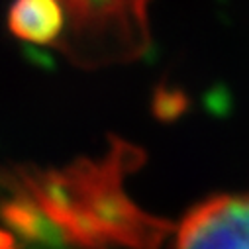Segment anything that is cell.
Returning <instances> with one entry per match:
<instances>
[{"instance_id":"cell-2","label":"cell","mask_w":249,"mask_h":249,"mask_svg":"<svg viewBox=\"0 0 249 249\" xmlns=\"http://www.w3.org/2000/svg\"><path fill=\"white\" fill-rule=\"evenodd\" d=\"M147 0H63L65 34L57 43L83 63L136 55L145 43Z\"/></svg>"},{"instance_id":"cell-4","label":"cell","mask_w":249,"mask_h":249,"mask_svg":"<svg viewBox=\"0 0 249 249\" xmlns=\"http://www.w3.org/2000/svg\"><path fill=\"white\" fill-rule=\"evenodd\" d=\"M63 0H14L8 12V28L20 41L57 45L65 34Z\"/></svg>"},{"instance_id":"cell-1","label":"cell","mask_w":249,"mask_h":249,"mask_svg":"<svg viewBox=\"0 0 249 249\" xmlns=\"http://www.w3.org/2000/svg\"><path fill=\"white\" fill-rule=\"evenodd\" d=\"M122 149L100 163H79L63 171H14L0 178L6 196L0 218L14 235L37 243H71L98 249L155 245L165 224L142 212L122 193Z\"/></svg>"},{"instance_id":"cell-3","label":"cell","mask_w":249,"mask_h":249,"mask_svg":"<svg viewBox=\"0 0 249 249\" xmlns=\"http://www.w3.org/2000/svg\"><path fill=\"white\" fill-rule=\"evenodd\" d=\"M173 249H249V195L198 204L177 230Z\"/></svg>"},{"instance_id":"cell-5","label":"cell","mask_w":249,"mask_h":249,"mask_svg":"<svg viewBox=\"0 0 249 249\" xmlns=\"http://www.w3.org/2000/svg\"><path fill=\"white\" fill-rule=\"evenodd\" d=\"M0 249H18V239L12 231L0 228Z\"/></svg>"}]
</instances>
